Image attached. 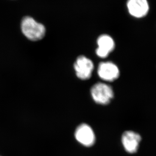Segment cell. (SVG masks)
<instances>
[{"label": "cell", "mask_w": 156, "mask_h": 156, "mask_svg": "<svg viewBox=\"0 0 156 156\" xmlns=\"http://www.w3.org/2000/svg\"><path fill=\"white\" fill-rule=\"evenodd\" d=\"M21 28L23 35L30 40H40L45 36V27L31 17L26 16L23 18L21 21Z\"/></svg>", "instance_id": "obj_1"}, {"label": "cell", "mask_w": 156, "mask_h": 156, "mask_svg": "<svg viewBox=\"0 0 156 156\" xmlns=\"http://www.w3.org/2000/svg\"><path fill=\"white\" fill-rule=\"evenodd\" d=\"M90 93L93 101L101 105L109 104L114 95L111 86L101 82L94 84L91 88Z\"/></svg>", "instance_id": "obj_2"}, {"label": "cell", "mask_w": 156, "mask_h": 156, "mask_svg": "<svg viewBox=\"0 0 156 156\" xmlns=\"http://www.w3.org/2000/svg\"><path fill=\"white\" fill-rule=\"evenodd\" d=\"M76 75L79 79L87 80L91 78L94 64L91 59L85 56L81 55L77 58L74 65Z\"/></svg>", "instance_id": "obj_3"}, {"label": "cell", "mask_w": 156, "mask_h": 156, "mask_svg": "<svg viewBox=\"0 0 156 156\" xmlns=\"http://www.w3.org/2000/svg\"><path fill=\"white\" fill-rule=\"evenodd\" d=\"M75 137L80 144L86 147L93 146L96 140L94 131L86 123L81 124L77 127L75 132Z\"/></svg>", "instance_id": "obj_4"}, {"label": "cell", "mask_w": 156, "mask_h": 156, "mask_svg": "<svg viewBox=\"0 0 156 156\" xmlns=\"http://www.w3.org/2000/svg\"><path fill=\"white\" fill-rule=\"evenodd\" d=\"M98 74L101 79L107 82H113L119 77L120 71L118 67L112 62H102L98 66Z\"/></svg>", "instance_id": "obj_5"}, {"label": "cell", "mask_w": 156, "mask_h": 156, "mask_svg": "<svg viewBox=\"0 0 156 156\" xmlns=\"http://www.w3.org/2000/svg\"><path fill=\"white\" fill-rule=\"evenodd\" d=\"M141 140L140 134L132 131H127L122 136V143L126 152L134 154L138 150Z\"/></svg>", "instance_id": "obj_6"}, {"label": "cell", "mask_w": 156, "mask_h": 156, "mask_svg": "<svg viewBox=\"0 0 156 156\" xmlns=\"http://www.w3.org/2000/svg\"><path fill=\"white\" fill-rule=\"evenodd\" d=\"M98 47L96 50V55L101 58H105L114 49V41L108 35H101L98 38Z\"/></svg>", "instance_id": "obj_7"}, {"label": "cell", "mask_w": 156, "mask_h": 156, "mask_svg": "<svg viewBox=\"0 0 156 156\" xmlns=\"http://www.w3.org/2000/svg\"><path fill=\"white\" fill-rule=\"evenodd\" d=\"M127 8L129 13L137 18L146 16L149 9L147 0H128Z\"/></svg>", "instance_id": "obj_8"}]
</instances>
